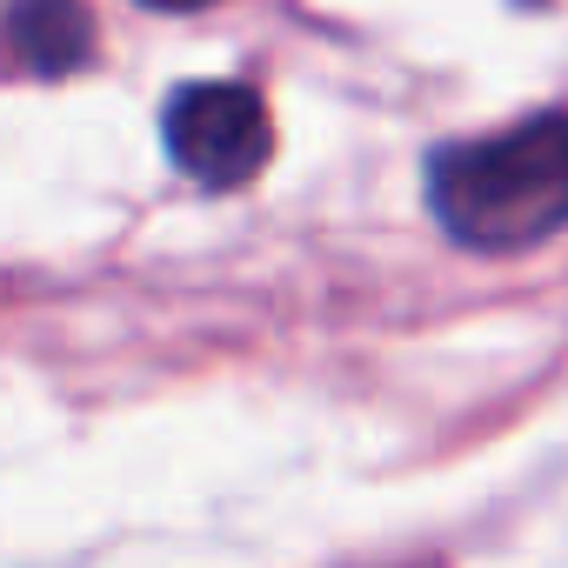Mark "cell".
<instances>
[{"label": "cell", "mask_w": 568, "mask_h": 568, "mask_svg": "<svg viewBox=\"0 0 568 568\" xmlns=\"http://www.w3.org/2000/svg\"><path fill=\"white\" fill-rule=\"evenodd\" d=\"M435 221L481 254H515L568 227V114H535L428 161Z\"/></svg>", "instance_id": "1"}, {"label": "cell", "mask_w": 568, "mask_h": 568, "mask_svg": "<svg viewBox=\"0 0 568 568\" xmlns=\"http://www.w3.org/2000/svg\"><path fill=\"white\" fill-rule=\"evenodd\" d=\"M161 141L174 168L201 187H247L274 148L267 108L241 81H187L161 108Z\"/></svg>", "instance_id": "2"}, {"label": "cell", "mask_w": 568, "mask_h": 568, "mask_svg": "<svg viewBox=\"0 0 568 568\" xmlns=\"http://www.w3.org/2000/svg\"><path fill=\"white\" fill-rule=\"evenodd\" d=\"M94 48V28L81 14V0H21L14 8V54L34 74H68Z\"/></svg>", "instance_id": "3"}, {"label": "cell", "mask_w": 568, "mask_h": 568, "mask_svg": "<svg viewBox=\"0 0 568 568\" xmlns=\"http://www.w3.org/2000/svg\"><path fill=\"white\" fill-rule=\"evenodd\" d=\"M148 8H201V0H148Z\"/></svg>", "instance_id": "4"}]
</instances>
